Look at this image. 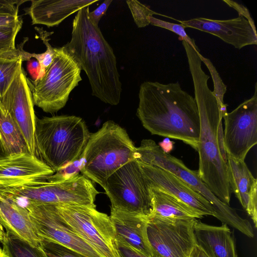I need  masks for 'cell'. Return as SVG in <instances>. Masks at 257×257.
Masks as SVG:
<instances>
[{"instance_id":"obj_1","label":"cell","mask_w":257,"mask_h":257,"mask_svg":"<svg viewBox=\"0 0 257 257\" xmlns=\"http://www.w3.org/2000/svg\"><path fill=\"white\" fill-rule=\"evenodd\" d=\"M192 78L195 99L200 118V134L197 151L199 175L209 189L222 202L229 205L230 189L224 148L222 116L217 100L208 86L209 76L202 68L197 51H185Z\"/></svg>"},{"instance_id":"obj_2","label":"cell","mask_w":257,"mask_h":257,"mask_svg":"<svg viewBox=\"0 0 257 257\" xmlns=\"http://www.w3.org/2000/svg\"><path fill=\"white\" fill-rule=\"evenodd\" d=\"M137 115L152 135L183 141L197 150L200 118L194 97L178 82L145 81L139 92Z\"/></svg>"},{"instance_id":"obj_3","label":"cell","mask_w":257,"mask_h":257,"mask_svg":"<svg viewBox=\"0 0 257 257\" xmlns=\"http://www.w3.org/2000/svg\"><path fill=\"white\" fill-rule=\"evenodd\" d=\"M89 6L77 12L71 39L64 47L86 74L92 95L111 105L120 101L122 84L113 50L88 17Z\"/></svg>"},{"instance_id":"obj_4","label":"cell","mask_w":257,"mask_h":257,"mask_svg":"<svg viewBox=\"0 0 257 257\" xmlns=\"http://www.w3.org/2000/svg\"><path fill=\"white\" fill-rule=\"evenodd\" d=\"M90 134L83 119L74 115L37 117L35 129L36 155L54 172L78 159Z\"/></svg>"},{"instance_id":"obj_5","label":"cell","mask_w":257,"mask_h":257,"mask_svg":"<svg viewBox=\"0 0 257 257\" xmlns=\"http://www.w3.org/2000/svg\"><path fill=\"white\" fill-rule=\"evenodd\" d=\"M136 148L126 131L112 120L90 137L83 152L81 173L102 187L119 168L135 160Z\"/></svg>"},{"instance_id":"obj_6","label":"cell","mask_w":257,"mask_h":257,"mask_svg":"<svg viewBox=\"0 0 257 257\" xmlns=\"http://www.w3.org/2000/svg\"><path fill=\"white\" fill-rule=\"evenodd\" d=\"M135 160L158 167L174 174L211 203L215 211L214 217L222 223L230 226L249 237H253L250 223L215 196L203 182L198 171L190 169L181 160L165 152L154 141H142L140 146L136 148Z\"/></svg>"},{"instance_id":"obj_7","label":"cell","mask_w":257,"mask_h":257,"mask_svg":"<svg viewBox=\"0 0 257 257\" xmlns=\"http://www.w3.org/2000/svg\"><path fill=\"white\" fill-rule=\"evenodd\" d=\"M54 50L53 60L43 76L34 81L27 78L34 104L50 113L65 106L70 93L82 80L80 66L64 46Z\"/></svg>"},{"instance_id":"obj_8","label":"cell","mask_w":257,"mask_h":257,"mask_svg":"<svg viewBox=\"0 0 257 257\" xmlns=\"http://www.w3.org/2000/svg\"><path fill=\"white\" fill-rule=\"evenodd\" d=\"M63 220L100 257H119L115 230L109 216L95 204L56 205Z\"/></svg>"},{"instance_id":"obj_9","label":"cell","mask_w":257,"mask_h":257,"mask_svg":"<svg viewBox=\"0 0 257 257\" xmlns=\"http://www.w3.org/2000/svg\"><path fill=\"white\" fill-rule=\"evenodd\" d=\"M98 193L90 180L83 175L65 182H51L46 178L0 189V196L4 198L54 205H93Z\"/></svg>"},{"instance_id":"obj_10","label":"cell","mask_w":257,"mask_h":257,"mask_svg":"<svg viewBox=\"0 0 257 257\" xmlns=\"http://www.w3.org/2000/svg\"><path fill=\"white\" fill-rule=\"evenodd\" d=\"M102 188L110 199L111 209L145 216L151 214L150 188L137 161L117 170Z\"/></svg>"},{"instance_id":"obj_11","label":"cell","mask_w":257,"mask_h":257,"mask_svg":"<svg viewBox=\"0 0 257 257\" xmlns=\"http://www.w3.org/2000/svg\"><path fill=\"white\" fill-rule=\"evenodd\" d=\"M28 210L38 236L63 245L84 257H100L96 251L63 220L56 205L16 200Z\"/></svg>"},{"instance_id":"obj_12","label":"cell","mask_w":257,"mask_h":257,"mask_svg":"<svg viewBox=\"0 0 257 257\" xmlns=\"http://www.w3.org/2000/svg\"><path fill=\"white\" fill-rule=\"evenodd\" d=\"M225 129L223 141L227 155L244 161L257 143V83L254 92L236 108L223 116Z\"/></svg>"},{"instance_id":"obj_13","label":"cell","mask_w":257,"mask_h":257,"mask_svg":"<svg viewBox=\"0 0 257 257\" xmlns=\"http://www.w3.org/2000/svg\"><path fill=\"white\" fill-rule=\"evenodd\" d=\"M148 218V237L155 252L163 257H188L196 244L194 224L197 219Z\"/></svg>"},{"instance_id":"obj_14","label":"cell","mask_w":257,"mask_h":257,"mask_svg":"<svg viewBox=\"0 0 257 257\" xmlns=\"http://www.w3.org/2000/svg\"><path fill=\"white\" fill-rule=\"evenodd\" d=\"M26 73L22 68L3 96L0 111L8 112L14 119L25 139L29 152L36 155L35 129L37 117Z\"/></svg>"},{"instance_id":"obj_15","label":"cell","mask_w":257,"mask_h":257,"mask_svg":"<svg viewBox=\"0 0 257 257\" xmlns=\"http://www.w3.org/2000/svg\"><path fill=\"white\" fill-rule=\"evenodd\" d=\"M138 163L149 188L158 189L174 196L202 216H215L211 203L174 174L157 166Z\"/></svg>"},{"instance_id":"obj_16","label":"cell","mask_w":257,"mask_h":257,"mask_svg":"<svg viewBox=\"0 0 257 257\" xmlns=\"http://www.w3.org/2000/svg\"><path fill=\"white\" fill-rule=\"evenodd\" d=\"M178 21L185 28H193L210 33L238 49L257 44L254 24L242 16L226 20L197 18Z\"/></svg>"},{"instance_id":"obj_17","label":"cell","mask_w":257,"mask_h":257,"mask_svg":"<svg viewBox=\"0 0 257 257\" xmlns=\"http://www.w3.org/2000/svg\"><path fill=\"white\" fill-rule=\"evenodd\" d=\"M55 172L37 156L21 153L0 157V189L47 178Z\"/></svg>"},{"instance_id":"obj_18","label":"cell","mask_w":257,"mask_h":257,"mask_svg":"<svg viewBox=\"0 0 257 257\" xmlns=\"http://www.w3.org/2000/svg\"><path fill=\"white\" fill-rule=\"evenodd\" d=\"M117 240L149 256L157 253L153 249L147 234L148 216L111 209L109 216Z\"/></svg>"},{"instance_id":"obj_19","label":"cell","mask_w":257,"mask_h":257,"mask_svg":"<svg viewBox=\"0 0 257 257\" xmlns=\"http://www.w3.org/2000/svg\"><path fill=\"white\" fill-rule=\"evenodd\" d=\"M227 167L230 189L252 220L256 228L257 180L251 174L245 161H239L227 155Z\"/></svg>"},{"instance_id":"obj_20","label":"cell","mask_w":257,"mask_h":257,"mask_svg":"<svg viewBox=\"0 0 257 257\" xmlns=\"http://www.w3.org/2000/svg\"><path fill=\"white\" fill-rule=\"evenodd\" d=\"M24 9L31 19L32 25L48 27L59 25L65 19L82 8L90 6L98 0H32Z\"/></svg>"},{"instance_id":"obj_21","label":"cell","mask_w":257,"mask_h":257,"mask_svg":"<svg viewBox=\"0 0 257 257\" xmlns=\"http://www.w3.org/2000/svg\"><path fill=\"white\" fill-rule=\"evenodd\" d=\"M194 232L196 244L209 257H238L233 234L226 224L211 225L196 219Z\"/></svg>"},{"instance_id":"obj_22","label":"cell","mask_w":257,"mask_h":257,"mask_svg":"<svg viewBox=\"0 0 257 257\" xmlns=\"http://www.w3.org/2000/svg\"><path fill=\"white\" fill-rule=\"evenodd\" d=\"M0 222L6 230L28 241L35 246H40L26 208L16 200L0 196Z\"/></svg>"},{"instance_id":"obj_23","label":"cell","mask_w":257,"mask_h":257,"mask_svg":"<svg viewBox=\"0 0 257 257\" xmlns=\"http://www.w3.org/2000/svg\"><path fill=\"white\" fill-rule=\"evenodd\" d=\"M152 211L148 216L165 219L201 218L191 207L174 196L158 189L150 187Z\"/></svg>"},{"instance_id":"obj_24","label":"cell","mask_w":257,"mask_h":257,"mask_svg":"<svg viewBox=\"0 0 257 257\" xmlns=\"http://www.w3.org/2000/svg\"><path fill=\"white\" fill-rule=\"evenodd\" d=\"M28 38L23 42L12 51L0 54V103L11 84L22 69V63L31 59V53L23 49Z\"/></svg>"},{"instance_id":"obj_25","label":"cell","mask_w":257,"mask_h":257,"mask_svg":"<svg viewBox=\"0 0 257 257\" xmlns=\"http://www.w3.org/2000/svg\"><path fill=\"white\" fill-rule=\"evenodd\" d=\"M0 141L5 155L29 153L25 139L10 114L0 111Z\"/></svg>"},{"instance_id":"obj_26","label":"cell","mask_w":257,"mask_h":257,"mask_svg":"<svg viewBox=\"0 0 257 257\" xmlns=\"http://www.w3.org/2000/svg\"><path fill=\"white\" fill-rule=\"evenodd\" d=\"M1 242L6 257H47L40 246H35L8 230Z\"/></svg>"},{"instance_id":"obj_27","label":"cell","mask_w":257,"mask_h":257,"mask_svg":"<svg viewBox=\"0 0 257 257\" xmlns=\"http://www.w3.org/2000/svg\"><path fill=\"white\" fill-rule=\"evenodd\" d=\"M198 55L202 62L208 68L212 78L214 85V90L212 92L217 100L220 114L222 117L227 112V104H225L223 100L224 95L226 91V86L223 82L217 70L210 59L203 56L200 53H199Z\"/></svg>"},{"instance_id":"obj_28","label":"cell","mask_w":257,"mask_h":257,"mask_svg":"<svg viewBox=\"0 0 257 257\" xmlns=\"http://www.w3.org/2000/svg\"><path fill=\"white\" fill-rule=\"evenodd\" d=\"M35 30L39 34V37L46 47V51L41 54L31 53L32 58H34L39 63L40 69L37 79L41 78L44 74L45 71L52 63L55 56L54 48L50 44L48 36L52 33L48 32L41 28L35 27Z\"/></svg>"},{"instance_id":"obj_29","label":"cell","mask_w":257,"mask_h":257,"mask_svg":"<svg viewBox=\"0 0 257 257\" xmlns=\"http://www.w3.org/2000/svg\"><path fill=\"white\" fill-rule=\"evenodd\" d=\"M22 25L23 20L21 17L15 23L0 26V54L16 49L15 40Z\"/></svg>"},{"instance_id":"obj_30","label":"cell","mask_w":257,"mask_h":257,"mask_svg":"<svg viewBox=\"0 0 257 257\" xmlns=\"http://www.w3.org/2000/svg\"><path fill=\"white\" fill-rule=\"evenodd\" d=\"M83 164L82 154L77 160L62 167L46 178L48 181L59 183L74 179L79 176Z\"/></svg>"},{"instance_id":"obj_31","label":"cell","mask_w":257,"mask_h":257,"mask_svg":"<svg viewBox=\"0 0 257 257\" xmlns=\"http://www.w3.org/2000/svg\"><path fill=\"white\" fill-rule=\"evenodd\" d=\"M126 3L131 11L134 22L139 28H144L150 24L149 18L158 14L146 5L136 0H127Z\"/></svg>"},{"instance_id":"obj_32","label":"cell","mask_w":257,"mask_h":257,"mask_svg":"<svg viewBox=\"0 0 257 257\" xmlns=\"http://www.w3.org/2000/svg\"><path fill=\"white\" fill-rule=\"evenodd\" d=\"M27 1L0 0V26L18 22L21 17L18 15L19 8Z\"/></svg>"},{"instance_id":"obj_33","label":"cell","mask_w":257,"mask_h":257,"mask_svg":"<svg viewBox=\"0 0 257 257\" xmlns=\"http://www.w3.org/2000/svg\"><path fill=\"white\" fill-rule=\"evenodd\" d=\"M150 24L167 29L179 35L181 40H183L189 44L195 51L200 52L194 40L191 38L185 31V28L181 24H177L160 20L153 16L149 18Z\"/></svg>"},{"instance_id":"obj_34","label":"cell","mask_w":257,"mask_h":257,"mask_svg":"<svg viewBox=\"0 0 257 257\" xmlns=\"http://www.w3.org/2000/svg\"><path fill=\"white\" fill-rule=\"evenodd\" d=\"M40 246L47 257H84L63 245L45 239H41Z\"/></svg>"},{"instance_id":"obj_35","label":"cell","mask_w":257,"mask_h":257,"mask_svg":"<svg viewBox=\"0 0 257 257\" xmlns=\"http://www.w3.org/2000/svg\"><path fill=\"white\" fill-rule=\"evenodd\" d=\"M117 245L119 257H163L157 253L153 256L146 255L118 240H117Z\"/></svg>"},{"instance_id":"obj_36","label":"cell","mask_w":257,"mask_h":257,"mask_svg":"<svg viewBox=\"0 0 257 257\" xmlns=\"http://www.w3.org/2000/svg\"><path fill=\"white\" fill-rule=\"evenodd\" d=\"M112 2V0H105L94 11L89 12L88 17L92 24L98 26L99 22Z\"/></svg>"},{"instance_id":"obj_37","label":"cell","mask_w":257,"mask_h":257,"mask_svg":"<svg viewBox=\"0 0 257 257\" xmlns=\"http://www.w3.org/2000/svg\"><path fill=\"white\" fill-rule=\"evenodd\" d=\"M223 2L225 3L229 7L233 8L238 13L239 16H242L246 18L249 22L254 24V21L251 17L247 9L243 6L237 4L236 2L230 0H223Z\"/></svg>"},{"instance_id":"obj_38","label":"cell","mask_w":257,"mask_h":257,"mask_svg":"<svg viewBox=\"0 0 257 257\" xmlns=\"http://www.w3.org/2000/svg\"><path fill=\"white\" fill-rule=\"evenodd\" d=\"M28 70L34 80L38 77L40 66L39 62L36 59H30L28 62Z\"/></svg>"},{"instance_id":"obj_39","label":"cell","mask_w":257,"mask_h":257,"mask_svg":"<svg viewBox=\"0 0 257 257\" xmlns=\"http://www.w3.org/2000/svg\"><path fill=\"white\" fill-rule=\"evenodd\" d=\"M188 257H209L207 254L199 247L196 244L190 252Z\"/></svg>"},{"instance_id":"obj_40","label":"cell","mask_w":257,"mask_h":257,"mask_svg":"<svg viewBox=\"0 0 257 257\" xmlns=\"http://www.w3.org/2000/svg\"><path fill=\"white\" fill-rule=\"evenodd\" d=\"M173 143L167 138L160 143V146H159L165 152L168 153V152L172 149Z\"/></svg>"},{"instance_id":"obj_41","label":"cell","mask_w":257,"mask_h":257,"mask_svg":"<svg viewBox=\"0 0 257 257\" xmlns=\"http://www.w3.org/2000/svg\"><path fill=\"white\" fill-rule=\"evenodd\" d=\"M5 232V231H4L3 226L0 222V242H1L4 239Z\"/></svg>"},{"instance_id":"obj_42","label":"cell","mask_w":257,"mask_h":257,"mask_svg":"<svg viewBox=\"0 0 257 257\" xmlns=\"http://www.w3.org/2000/svg\"><path fill=\"white\" fill-rule=\"evenodd\" d=\"M4 156L5 155L0 141V157Z\"/></svg>"},{"instance_id":"obj_43","label":"cell","mask_w":257,"mask_h":257,"mask_svg":"<svg viewBox=\"0 0 257 257\" xmlns=\"http://www.w3.org/2000/svg\"><path fill=\"white\" fill-rule=\"evenodd\" d=\"M0 257H6L3 250L2 249V247L0 246Z\"/></svg>"}]
</instances>
